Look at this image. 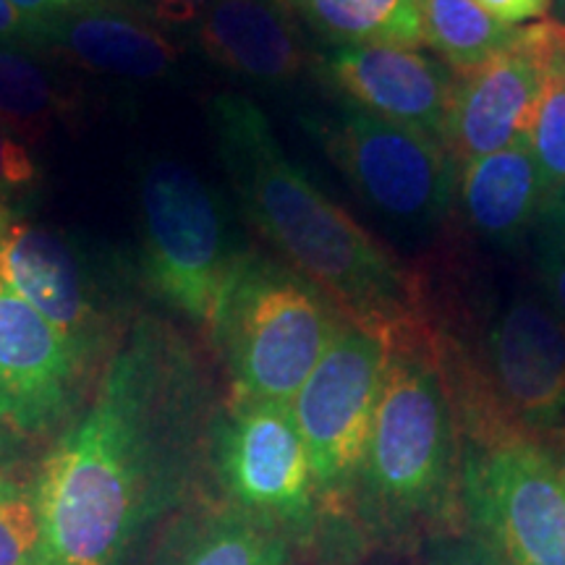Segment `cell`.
Wrapping results in <instances>:
<instances>
[{"label":"cell","instance_id":"cell-25","mask_svg":"<svg viewBox=\"0 0 565 565\" xmlns=\"http://www.w3.org/2000/svg\"><path fill=\"white\" fill-rule=\"evenodd\" d=\"M422 557L424 565H503L492 553V547L477 534H471L469 529H463V532L448 529V532L427 536Z\"/></svg>","mask_w":565,"mask_h":565},{"label":"cell","instance_id":"cell-8","mask_svg":"<svg viewBox=\"0 0 565 565\" xmlns=\"http://www.w3.org/2000/svg\"><path fill=\"white\" fill-rule=\"evenodd\" d=\"M330 158L362 200L391 221H443L458 189V162L433 134L345 108L315 126Z\"/></svg>","mask_w":565,"mask_h":565},{"label":"cell","instance_id":"cell-1","mask_svg":"<svg viewBox=\"0 0 565 565\" xmlns=\"http://www.w3.org/2000/svg\"><path fill=\"white\" fill-rule=\"evenodd\" d=\"M210 391L183 338L141 317L32 479L53 565H134L207 454Z\"/></svg>","mask_w":565,"mask_h":565},{"label":"cell","instance_id":"cell-33","mask_svg":"<svg viewBox=\"0 0 565 565\" xmlns=\"http://www.w3.org/2000/svg\"><path fill=\"white\" fill-rule=\"evenodd\" d=\"M550 204H553V210L557 212V215H561V221L565 223V189H563L561 194L550 196Z\"/></svg>","mask_w":565,"mask_h":565},{"label":"cell","instance_id":"cell-28","mask_svg":"<svg viewBox=\"0 0 565 565\" xmlns=\"http://www.w3.org/2000/svg\"><path fill=\"white\" fill-rule=\"evenodd\" d=\"M9 3L24 17L38 19V21H51L66 13L92 9V6H100L103 0H9Z\"/></svg>","mask_w":565,"mask_h":565},{"label":"cell","instance_id":"cell-35","mask_svg":"<svg viewBox=\"0 0 565 565\" xmlns=\"http://www.w3.org/2000/svg\"><path fill=\"white\" fill-rule=\"evenodd\" d=\"M280 3H286V6H288V0H280Z\"/></svg>","mask_w":565,"mask_h":565},{"label":"cell","instance_id":"cell-20","mask_svg":"<svg viewBox=\"0 0 565 565\" xmlns=\"http://www.w3.org/2000/svg\"><path fill=\"white\" fill-rule=\"evenodd\" d=\"M68 97L53 74L19 47L0 45V121L26 141H40L66 116Z\"/></svg>","mask_w":565,"mask_h":565},{"label":"cell","instance_id":"cell-18","mask_svg":"<svg viewBox=\"0 0 565 565\" xmlns=\"http://www.w3.org/2000/svg\"><path fill=\"white\" fill-rule=\"evenodd\" d=\"M322 38L338 45H424L419 0H288Z\"/></svg>","mask_w":565,"mask_h":565},{"label":"cell","instance_id":"cell-24","mask_svg":"<svg viewBox=\"0 0 565 565\" xmlns=\"http://www.w3.org/2000/svg\"><path fill=\"white\" fill-rule=\"evenodd\" d=\"M534 265L547 301L565 317V223L550 202L534 225Z\"/></svg>","mask_w":565,"mask_h":565},{"label":"cell","instance_id":"cell-15","mask_svg":"<svg viewBox=\"0 0 565 565\" xmlns=\"http://www.w3.org/2000/svg\"><path fill=\"white\" fill-rule=\"evenodd\" d=\"M42 45L58 47L71 61L97 74L134 82L160 79L179 61V47L166 34L100 6L45 21Z\"/></svg>","mask_w":565,"mask_h":565},{"label":"cell","instance_id":"cell-10","mask_svg":"<svg viewBox=\"0 0 565 565\" xmlns=\"http://www.w3.org/2000/svg\"><path fill=\"white\" fill-rule=\"evenodd\" d=\"M545 21L521 26L511 51L456 79L440 141L456 162L503 152L529 137L547 82Z\"/></svg>","mask_w":565,"mask_h":565},{"label":"cell","instance_id":"cell-12","mask_svg":"<svg viewBox=\"0 0 565 565\" xmlns=\"http://www.w3.org/2000/svg\"><path fill=\"white\" fill-rule=\"evenodd\" d=\"M0 280L89 362L103 341L87 267L61 233L17 215L0 228Z\"/></svg>","mask_w":565,"mask_h":565},{"label":"cell","instance_id":"cell-32","mask_svg":"<svg viewBox=\"0 0 565 565\" xmlns=\"http://www.w3.org/2000/svg\"><path fill=\"white\" fill-rule=\"evenodd\" d=\"M550 17H553L555 24L565 26V0H553L550 3Z\"/></svg>","mask_w":565,"mask_h":565},{"label":"cell","instance_id":"cell-30","mask_svg":"<svg viewBox=\"0 0 565 565\" xmlns=\"http://www.w3.org/2000/svg\"><path fill=\"white\" fill-rule=\"evenodd\" d=\"M545 30H547V58L550 63H555L557 68L565 71V26L555 24L553 19H547Z\"/></svg>","mask_w":565,"mask_h":565},{"label":"cell","instance_id":"cell-17","mask_svg":"<svg viewBox=\"0 0 565 565\" xmlns=\"http://www.w3.org/2000/svg\"><path fill=\"white\" fill-rule=\"evenodd\" d=\"M286 532L228 505L175 526L154 565H286Z\"/></svg>","mask_w":565,"mask_h":565},{"label":"cell","instance_id":"cell-5","mask_svg":"<svg viewBox=\"0 0 565 565\" xmlns=\"http://www.w3.org/2000/svg\"><path fill=\"white\" fill-rule=\"evenodd\" d=\"M139 207L147 286L210 328L225 282L246 252L233 244L223 200L189 166L158 158L141 173Z\"/></svg>","mask_w":565,"mask_h":565},{"label":"cell","instance_id":"cell-2","mask_svg":"<svg viewBox=\"0 0 565 565\" xmlns=\"http://www.w3.org/2000/svg\"><path fill=\"white\" fill-rule=\"evenodd\" d=\"M210 126L246 221L288 267L320 286L353 322L393 333L422 322L408 273L294 166L257 103L212 97Z\"/></svg>","mask_w":565,"mask_h":565},{"label":"cell","instance_id":"cell-16","mask_svg":"<svg viewBox=\"0 0 565 565\" xmlns=\"http://www.w3.org/2000/svg\"><path fill=\"white\" fill-rule=\"evenodd\" d=\"M461 210L471 228L494 244H515L534 231L550 202L529 141L466 162L458 175Z\"/></svg>","mask_w":565,"mask_h":565},{"label":"cell","instance_id":"cell-19","mask_svg":"<svg viewBox=\"0 0 565 565\" xmlns=\"http://www.w3.org/2000/svg\"><path fill=\"white\" fill-rule=\"evenodd\" d=\"M419 11L424 42L461 76L511 51L521 38V26L503 24L475 0H419Z\"/></svg>","mask_w":565,"mask_h":565},{"label":"cell","instance_id":"cell-31","mask_svg":"<svg viewBox=\"0 0 565 565\" xmlns=\"http://www.w3.org/2000/svg\"><path fill=\"white\" fill-rule=\"evenodd\" d=\"M540 445L545 448L550 461L555 463V469L561 471V477L565 479V424H563V427H557L555 433L542 437Z\"/></svg>","mask_w":565,"mask_h":565},{"label":"cell","instance_id":"cell-21","mask_svg":"<svg viewBox=\"0 0 565 565\" xmlns=\"http://www.w3.org/2000/svg\"><path fill=\"white\" fill-rule=\"evenodd\" d=\"M0 565H53L32 482L0 471Z\"/></svg>","mask_w":565,"mask_h":565},{"label":"cell","instance_id":"cell-29","mask_svg":"<svg viewBox=\"0 0 565 565\" xmlns=\"http://www.w3.org/2000/svg\"><path fill=\"white\" fill-rule=\"evenodd\" d=\"M152 9L158 11V17L166 21H175V24H183V21L202 19V13L210 9L215 0H150Z\"/></svg>","mask_w":565,"mask_h":565},{"label":"cell","instance_id":"cell-6","mask_svg":"<svg viewBox=\"0 0 565 565\" xmlns=\"http://www.w3.org/2000/svg\"><path fill=\"white\" fill-rule=\"evenodd\" d=\"M458 500L503 565H565V479L536 440L469 445Z\"/></svg>","mask_w":565,"mask_h":565},{"label":"cell","instance_id":"cell-4","mask_svg":"<svg viewBox=\"0 0 565 565\" xmlns=\"http://www.w3.org/2000/svg\"><path fill=\"white\" fill-rule=\"evenodd\" d=\"M345 320L312 280L246 249L210 324L231 372L233 404H291Z\"/></svg>","mask_w":565,"mask_h":565},{"label":"cell","instance_id":"cell-13","mask_svg":"<svg viewBox=\"0 0 565 565\" xmlns=\"http://www.w3.org/2000/svg\"><path fill=\"white\" fill-rule=\"evenodd\" d=\"M324 76L353 108L440 139L456 79L443 63L393 45H343L324 61Z\"/></svg>","mask_w":565,"mask_h":565},{"label":"cell","instance_id":"cell-14","mask_svg":"<svg viewBox=\"0 0 565 565\" xmlns=\"http://www.w3.org/2000/svg\"><path fill=\"white\" fill-rule=\"evenodd\" d=\"M196 42L212 63L263 87H288L307 66L301 38L280 0H215Z\"/></svg>","mask_w":565,"mask_h":565},{"label":"cell","instance_id":"cell-9","mask_svg":"<svg viewBox=\"0 0 565 565\" xmlns=\"http://www.w3.org/2000/svg\"><path fill=\"white\" fill-rule=\"evenodd\" d=\"M215 463L231 505L280 532H309L317 482L291 404H231L215 429Z\"/></svg>","mask_w":565,"mask_h":565},{"label":"cell","instance_id":"cell-22","mask_svg":"<svg viewBox=\"0 0 565 565\" xmlns=\"http://www.w3.org/2000/svg\"><path fill=\"white\" fill-rule=\"evenodd\" d=\"M526 141L547 183L550 196L561 194L565 189V71L555 63H550L547 68L545 89L534 110Z\"/></svg>","mask_w":565,"mask_h":565},{"label":"cell","instance_id":"cell-26","mask_svg":"<svg viewBox=\"0 0 565 565\" xmlns=\"http://www.w3.org/2000/svg\"><path fill=\"white\" fill-rule=\"evenodd\" d=\"M45 21L19 13L9 0H0V45H42Z\"/></svg>","mask_w":565,"mask_h":565},{"label":"cell","instance_id":"cell-34","mask_svg":"<svg viewBox=\"0 0 565 565\" xmlns=\"http://www.w3.org/2000/svg\"><path fill=\"white\" fill-rule=\"evenodd\" d=\"M6 456H9V445H6L3 435H0V471H3V466H6Z\"/></svg>","mask_w":565,"mask_h":565},{"label":"cell","instance_id":"cell-27","mask_svg":"<svg viewBox=\"0 0 565 565\" xmlns=\"http://www.w3.org/2000/svg\"><path fill=\"white\" fill-rule=\"evenodd\" d=\"M475 3L482 6L490 17L503 21V24L515 26L547 17L553 0H475Z\"/></svg>","mask_w":565,"mask_h":565},{"label":"cell","instance_id":"cell-7","mask_svg":"<svg viewBox=\"0 0 565 565\" xmlns=\"http://www.w3.org/2000/svg\"><path fill=\"white\" fill-rule=\"evenodd\" d=\"M391 353L393 330L345 320L294 395L291 412L320 498H341L359 482Z\"/></svg>","mask_w":565,"mask_h":565},{"label":"cell","instance_id":"cell-3","mask_svg":"<svg viewBox=\"0 0 565 565\" xmlns=\"http://www.w3.org/2000/svg\"><path fill=\"white\" fill-rule=\"evenodd\" d=\"M456 414L427 328L393 335L359 484L377 532L414 536L454 529Z\"/></svg>","mask_w":565,"mask_h":565},{"label":"cell","instance_id":"cell-23","mask_svg":"<svg viewBox=\"0 0 565 565\" xmlns=\"http://www.w3.org/2000/svg\"><path fill=\"white\" fill-rule=\"evenodd\" d=\"M34 158L9 126L0 121V228L19 215V204L38 186Z\"/></svg>","mask_w":565,"mask_h":565},{"label":"cell","instance_id":"cell-11","mask_svg":"<svg viewBox=\"0 0 565 565\" xmlns=\"http://www.w3.org/2000/svg\"><path fill=\"white\" fill-rule=\"evenodd\" d=\"M87 359L0 280V424L21 435L53 429L74 406Z\"/></svg>","mask_w":565,"mask_h":565}]
</instances>
